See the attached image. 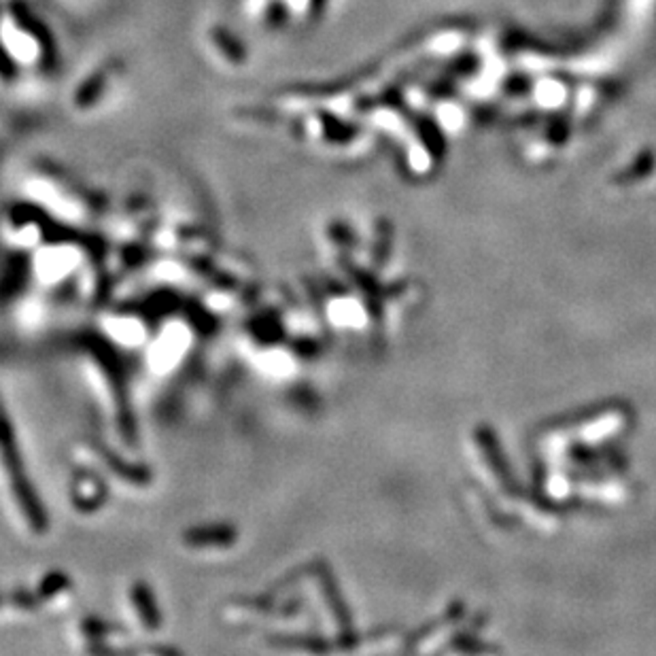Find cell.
Instances as JSON below:
<instances>
[{
	"label": "cell",
	"mask_w": 656,
	"mask_h": 656,
	"mask_svg": "<svg viewBox=\"0 0 656 656\" xmlns=\"http://www.w3.org/2000/svg\"><path fill=\"white\" fill-rule=\"evenodd\" d=\"M476 440L481 444L484 459L489 461L490 470L495 472V476L499 478V482L504 484L506 490H515L516 489V481L515 476L510 473V465L506 464L504 455H501V447L495 438V431L489 430V427H481L476 433Z\"/></svg>",
	"instance_id": "3957f363"
},
{
	"label": "cell",
	"mask_w": 656,
	"mask_h": 656,
	"mask_svg": "<svg viewBox=\"0 0 656 656\" xmlns=\"http://www.w3.org/2000/svg\"><path fill=\"white\" fill-rule=\"evenodd\" d=\"M122 83V66L117 62H102V64L81 75L72 88V111H77L81 117L96 115L106 105L119 98Z\"/></svg>",
	"instance_id": "7a4b0ae2"
},
{
	"label": "cell",
	"mask_w": 656,
	"mask_h": 656,
	"mask_svg": "<svg viewBox=\"0 0 656 656\" xmlns=\"http://www.w3.org/2000/svg\"><path fill=\"white\" fill-rule=\"evenodd\" d=\"M244 20L260 26V30H304V24L319 11V0H234Z\"/></svg>",
	"instance_id": "6da1fadb"
}]
</instances>
